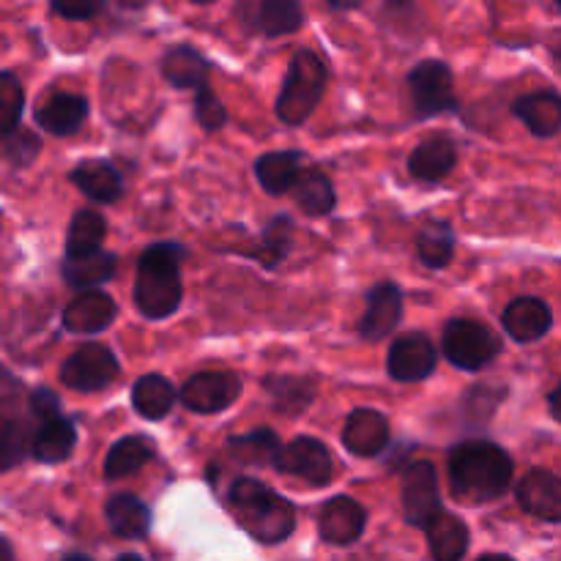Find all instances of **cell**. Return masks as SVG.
<instances>
[{
    "mask_svg": "<svg viewBox=\"0 0 561 561\" xmlns=\"http://www.w3.org/2000/svg\"><path fill=\"white\" fill-rule=\"evenodd\" d=\"M513 482V460L491 442H466L449 455V485L455 499L488 504L504 496Z\"/></svg>",
    "mask_w": 561,
    "mask_h": 561,
    "instance_id": "6da1fadb",
    "label": "cell"
},
{
    "mask_svg": "<svg viewBox=\"0 0 561 561\" xmlns=\"http://www.w3.org/2000/svg\"><path fill=\"white\" fill-rule=\"evenodd\" d=\"M228 507L233 518L239 520L241 529L255 537L263 546H277L294 535L296 510L288 499L274 493L263 482L252 477H241L230 485Z\"/></svg>",
    "mask_w": 561,
    "mask_h": 561,
    "instance_id": "7a4b0ae2",
    "label": "cell"
},
{
    "mask_svg": "<svg viewBox=\"0 0 561 561\" xmlns=\"http://www.w3.org/2000/svg\"><path fill=\"white\" fill-rule=\"evenodd\" d=\"M181 261H184V250L173 241H162V244L148 247L137 263L135 305L151 321L170 318L181 307V299H184Z\"/></svg>",
    "mask_w": 561,
    "mask_h": 561,
    "instance_id": "3957f363",
    "label": "cell"
},
{
    "mask_svg": "<svg viewBox=\"0 0 561 561\" xmlns=\"http://www.w3.org/2000/svg\"><path fill=\"white\" fill-rule=\"evenodd\" d=\"M327 80L329 75L323 60L310 49H299L290 58L288 75H285L283 91H279L277 118L288 126L305 124L312 110L318 107V102H321Z\"/></svg>",
    "mask_w": 561,
    "mask_h": 561,
    "instance_id": "277c9868",
    "label": "cell"
},
{
    "mask_svg": "<svg viewBox=\"0 0 561 561\" xmlns=\"http://www.w3.org/2000/svg\"><path fill=\"white\" fill-rule=\"evenodd\" d=\"M442 351L455 367L477 373L496 359L502 343L485 323L471 321V318H455L444 327Z\"/></svg>",
    "mask_w": 561,
    "mask_h": 561,
    "instance_id": "5b68a950",
    "label": "cell"
},
{
    "mask_svg": "<svg viewBox=\"0 0 561 561\" xmlns=\"http://www.w3.org/2000/svg\"><path fill=\"white\" fill-rule=\"evenodd\" d=\"M411 99H414L416 118H433L458 107L453 71L444 60H422L409 75Z\"/></svg>",
    "mask_w": 561,
    "mask_h": 561,
    "instance_id": "8992f818",
    "label": "cell"
},
{
    "mask_svg": "<svg viewBox=\"0 0 561 561\" xmlns=\"http://www.w3.org/2000/svg\"><path fill=\"white\" fill-rule=\"evenodd\" d=\"M118 378V359L107 345H80L60 367V381L75 392H102Z\"/></svg>",
    "mask_w": 561,
    "mask_h": 561,
    "instance_id": "52a82bcc",
    "label": "cell"
},
{
    "mask_svg": "<svg viewBox=\"0 0 561 561\" xmlns=\"http://www.w3.org/2000/svg\"><path fill=\"white\" fill-rule=\"evenodd\" d=\"M442 493L433 463L416 460L403 474V515L411 526L427 529L442 515Z\"/></svg>",
    "mask_w": 561,
    "mask_h": 561,
    "instance_id": "ba28073f",
    "label": "cell"
},
{
    "mask_svg": "<svg viewBox=\"0 0 561 561\" xmlns=\"http://www.w3.org/2000/svg\"><path fill=\"white\" fill-rule=\"evenodd\" d=\"M241 394V378L230 370H206L195 373L181 387L179 398L195 414H219L230 409Z\"/></svg>",
    "mask_w": 561,
    "mask_h": 561,
    "instance_id": "9c48e42d",
    "label": "cell"
},
{
    "mask_svg": "<svg viewBox=\"0 0 561 561\" xmlns=\"http://www.w3.org/2000/svg\"><path fill=\"white\" fill-rule=\"evenodd\" d=\"M274 469H277L279 474L299 477V480H305L307 485L312 488L327 485L334 474L332 453H329L318 438L310 436H299L290 444H285Z\"/></svg>",
    "mask_w": 561,
    "mask_h": 561,
    "instance_id": "30bf717a",
    "label": "cell"
},
{
    "mask_svg": "<svg viewBox=\"0 0 561 561\" xmlns=\"http://www.w3.org/2000/svg\"><path fill=\"white\" fill-rule=\"evenodd\" d=\"M438 351L425 334H403L392 343L387 356V370L394 381H425L436 370Z\"/></svg>",
    "mask_w": 561,
    "mask_h": 561,
    "instance_id": "8fae6325",
    "label": "cell"
},
{
    "mask_svg": "<svg viewBox=\"0 0 561 561\" xmlns=\"http://www.w3.org/2000/svg\"><path fill=\"white\" fill-rule=\"evenodd\" d=\"M367 524V513L356 499L334 496L329 499L318 515V535L329 546H351L362 537Z\"/></svg>",
    "mask_w": 561,
    "mask_h": 561,
    "instance_id": "7c38bea8",
    "label": "cell"
},
{
    "mask_svg": "<svg viewBox=\"0 0 561 561\" xmlns=\"http://www.w3.org/2000/svg\"><path fill=\"white\" fill-rule=\"evenodd\" d=\"M524 513L548 524H561V477L546 469H531L515 488Z\"/></svg>",
    "mask_w": 561,
    "mask_h": 561,
    "instance_id": "4fadbf2b",
    "label": "cell"
},
{
    "mask_svg": "<svg viewBox=\"0 0 561 561\" xmlns=\"http://www.w3.org/2000/svg\"><path fill=\"white\" fill-rule=\"evenodd\" d=\"M403 316V294L394 283H381L367 294V310L362 316L359 334L365 340H383L398 329Z\"/></svg>",
    "mask_w": 561,
    "mask_h": 561,
    "instance_id": "5bb4252c",
    "label": "cell"
},
{
    "mask_svg": "<svg viewBox=\"0 0 561 561\" xmlns=\"http://www.w3.org/2000/svg\"><path fill=\"white\" fill-rule=\"evenodd\" d=\"M502 327L515 343H537L553 327V312L542 299L520 296V299L510 301V307L504 310Z\"/></svg>",
    "mask_w": 561,
    "mask_h": 561,
    "instance_id": "9a60e30c",
    "label": "cell"
},
{
    "mask_svg": "<svg viewBox=\"0 0 561 561\" xmlns=\"http://www.w3.org/2000/svg\"><path fill=\"white\" fill-rule=\"evenodd\" d=\"M115 316H118V307H115L113 296L102 294V290H85L66 305L60 321H64V329L75 334H96L107 329Z\"/></svg>",
    "mask_w": 561,
    "mask_h": 561,
    "instance_id": "2e32d148",
    "label": "cell"
},
{
    "mask_svg": "<svg viewBox=\"0 0 561 561\" xmlns=\"http://www.w3.org/2000/svg\"><path fill=\"white\" fill-rule=\"evenodd\" d=\"M343 444L356 458H373L389 444V422L381 411L356 409L351 411L343 427Z\"/></svg>",
    "mask_w": 561,
    "mask_h": 561,
    "instance_id": "e0dca14e",
    "label": "cell"
},
{
    "mask_svg": "<svg viewBox=\"0 0 561 561\" xmlns=\"http://www.w3.org/2000/svg\"><path fill=\"white\" fill-rule=\"evenodd\" d=\"M88 118V102L77 93H53L36 110V124L49 135H75Z\"/></svg>",
    "mask_w": 561,
    "mask_h": 561,
    "instance_id": "ac0fdd59",
    "label": "cell"
},
{
    "mask_svg": "<svg viewBox=\"0 0 561 561\" xmlns=\"http://www.w3.org/2000/svg\"><path fill=\"white\" fill-rule=\"evenodd\" d=\"M208 71H211V64L190 44L170 49L162 58V77L179 91H203V88H208Z\"/></svg>",
    "mask_w": 561,
    "mask_h": 561,
    "instance_id": "d6986e66",
    "label": "cell"
},
{
    "mask_svg": "<svg viewBox=\"0 0 561 561\" xmlns=\"http://www.w3.org/2000/svg\"><path fill=\"white\" fill-rule=\"evenodd\" d=\"M104 518L110 531L121 540H142L151 529V510L131 493H115L104 504Z\"/></svg>",
    "mask_w": 561,
    "mask_h": 561,
    "instance_id": "ffe728a7",
    "label": "cell"
},
{
    "mask_svg": "<svg viewBox=\"0 0 561 561\" xmlns=\"http://www.w3.org/2000/svg\"><path fill=\"white\" fill-rule=\"evenodd\" d=\"M513 113L537 137H553L561 131V96L557 91L526 93L513 104Z\"/></svg>",
    "mask_w": 561,
    "mask_h": 561,
    "instance_id": "44dd1931",
    "label": "cell"
},
{
    "mask_svg": "<svg viewBox=\"0 0 561 561\" xmlns=\"http://www.w3.org/2000/svg\"><path fill=\"white\" fill-rule=\"evenodd\" d=\"M71 184L82 192L85 197H93L99 203H115L124 195V181L121 173L104 159H88L71 170Z\"/></svg>",
    "mask_w": 561,
    "mask_h": 561,
    "instance_id": "7402d4cb",
    "label": "cell"
},
{
    "mask_svg": "<svg viewBox=\"0 0 561 561\" xmlns=\"http://www.w3.org/2000/svg\"><path fill=\"white\" fill-rule=\"evenodd\" d=\"M458 164V148L449 137H431L420 142L409 159V170L416 181H442Z\"/></svg>",
    "mask_w": 561,
    "mask_h": 561,
    "instance_id": "603a6c76",
    "label": "cell"
},
{
    "mask_svg": "<svg viewBox=\"0 0 561 561\" xmlns=\"http://www.w3.org/2000/svg\"><path fill=\"white\" fill-rule=\"evenodd\" d=\"M301 153L299 151H274L263 153L255 162L257 184L268 192V195L279 197L294 192L296 181L301 175Z\"/></svg>",
    "mask_w": 561,
    "mask_h": 561,
    "instance_id": "cb8c5ba5",
    "label": "cell"
},
{
    "mask_svg": "<svg viewBox=\"0 0 561 561\" xmlns=\"http://www.w3.org/2000/svg\"><path fill=\"white\" fill-rule=\"evenodd\" d=\"M433 561H460L469 551V526L453 513H442L425 529Z\"/></svg>",
    "mask_w": 561,
    "mask_h": 561,
    "instance_id": "d4e9b609",
    "label": "cell"
},
{
    "mask_svg": "<svg viewBox=\"0 0 561 561\" xmlns=\"http://www.w3.org/2000/svg\"><path fill=\"white\" fill-rule=\"evenodd\" d=\"M77 444V427L71 420H58L44 422L38 427V433L31 442V455L38 460V463H60V460L69 458L75 453Z\"/></svg>",
    "mask_w": 561,
    "mask_h": 561,
    "instance_id": "484cf974",
    "label": "cell"
},
{
    "mask_svg": "<svg viewBox=\"0 0 561 561\" xmlns=\"http://www.w3.org/2000/svg\"><path fill=\"white\" fill-rule=\"evenodd\" d=\"M131 405H135V411L140 416L159 422L175 405V387L164 376H157V373L140 376L135 381V387H131Z\"/></svg>",
    "mask_w": 561,
    "mask_h": 561,
    "instance_id": "4316f807",
    "label": "cell"
},
{
    "mask_svg": "<svg viewBox=\"0 0 561 561\" xmlns=\"http://www.w3.org/2000/svg\"><path fill=\"white\" fill-rule=\"evenodd\" d=\"M153 455H157V447L146 436L118 438L107 453V460H104V477L110 482L124 480V477L140 471L148 460H153Z\"/></svg>",
    "mask_w": 561,
    "mask_h": 561,
    "instance_id": "83f0119b",
    "label": "cell"
},
{
    "mask_svg": "<svg viewBox=\"0 0 561 561\" xmlns=\"http://www.w3.org/2000/svg\"><path fill=\"white\" fill-rule=\"evenodd\" d=\"M290 195H294V201L299 203V208L307 217H327L334 208V203H337V195H334V186L329 181V175H323L316 168L301 170L299 181H296Z\"/></svg>",
    "mask_w": 561,
    "mask_h": 561,
    "instance_id": "f1b7e54d",
    "label": "cell"
},
{
    "mask_svg": "<svg viewBox=\"0 0 561 561\" xmlns=\"http://www.w3.org/2000/svg\"><path fill=\"white\" fill-rule=\"evenodd\" d=\"M115 274V255L99 250L93 255L66 257L64 261V279L66 285L80 290H93L96 285L107 283Z\"/></svg>",
    "mask_w": 561,
    "mask_h": 561,
    "instance_id": "f546056e",
    "label": "cell"
},
{
    "mask_svg": "<svg viewBox=\"0 0 561 561\" xmlns=\"http://www.w3.org/2000/svg\"><path fill=\"white\" fill-rule=\"evenodd\" d=\"M104 233H107V222L102 214L96 211H77L69 225V239H66V257H82L93 255L102 250Z\"/></svg>",
    "mask_w": 561,
    "mask_h": 561,
    "instance_id": "4dcf8cb0",
    "label": "cell"
},
{
    "mask_svg": "<svg viewBox=\"0 0 561 561\" xmlns=\"http://www.w3.org/2000/svg\"><path fill=\"white\" fill-rule=\"evenodd\" d=\"M228 453L233 455V460L247 466H263V463H277L279 447L277 433L274 431H252L247 436H233L228 444Z\"/></svg>",
    "mask_w": 561,
    "mask_h": 561,
    "instance_id": "1f68e13d",
    "label": "cell"
},
{
    "mask_svg": "<svg viewBox=\"0 0 561 561\" xmlns=\"http://www.w3.org/2000/svg\"><path fill=\"white\" fill-rule=\"evenodd\" d=\"M263 389L272 394L274 405L285 414H301L312 403V394H316L312 381L296 376H268L263 381Z\"/></svg>",
    "mask_w": 561,
    "mask_h": 561,
    "instance_id": "d6a6232c",
    "label": "cell"
},
{
    "mask_svg": "<svg viewBox=\"0 0 561 561\" xmlns=\"http://www.w3.org/2000/svg\"><path fill=\"white\" fill-rule=\"evenodd\" d=\"M455 233L447 222H431L416 236V255L427 268H444L453 261Z\"/></svg>",
    "mask_w": 561,
    "mask_h": 561,
    "instance_id": "836d02e7",
    "label": "cell"
},
{
    "mask_svg": "<svg viewBox=\"0 0 561 561\" xmlns=\"http://www.w3.org/2000/svg\"><path fill=\"white\" fill-rule=\"evenodd\" d=\"M301 25H305V11L294 0H266L257 9V27L272 38L296 33Z\"/></svg>",
    "mask_w": 561,
    "mask_h": 561,
    "instance_id": "e575fe53",
    "label": "cell"
},
{
    "mask_svg": "<svg viewBox=\"0 0 561 561\" xmlns=\"http://www.w3.org/2000/svg\"><path fill=\"white\" fill-rule=\"evenodd\" d=\"M290 241H294V222H290V217L279 214V217H274L272 222L266 225V230H263L261 236V244L252 252V257H255L261 266L274 268L290 252Z\"/></svg>",
    "mask_w": 561,
    "mask_h": 561,
    "instance_id": "d590c367",
    "label": "cell"
},
{
    "mask_svg": "<svg viewBox=\"0 0 561 561\" xmlns=\"http://www.w3.org/2000/svg\"><path fill=\"white\" fill-rule=\"evenodd\" d=\"M22 104H25V93L22 85L16 82V77L11 71H5L0 77V135L9 137L20 129L22 118Z\"/></svg>",
    "mask_w": 561,
    "mask_h": 561,
    "instance_id": "8d00e7d4",
    "label": "cell"
},
{
    "mask_svg": "<svg viewBox=\"0 0 561 561\" xmlns=\"http://www.w3.org/2000/svg\"><path fill=\"white\" fill-rule=\"evenodd\" d=\"M38 148H42V140L27 129H16L14 135L3 137V157L9 159L14 168H25V164H31L33 159H36Z\"/></svg>",
    "mask_w": 561,
    "mask_h": 561,
    "instance_id": "74e56055",
    "label": "cell"
},
{
    "mask_svg": "<svg viewBox=\"0 0 561 561\" xmlns=\"http://www.w3.org/2000/svg\"><path fill=\"white\" fill-rule=\"evenodd\" d=\"M195 115H197V121H201L203 129H208V131H217L219 126H225V121H228V113H225L222 102H219V99L214 96L208 88L197 91Z\"/></svg>",
    "mask_w": 561,
    "mask_h": 561,
    "instance_id": "f35d334b",
    "label": "cell"
},
{
    "mask_svg": "<svg viewBox=\"0 0 561 561\" xmlns=\"http://www.w3.org/2000/svg\"><path fill=\"white\" fill-rule=\"evenodd\" d=\"M58 394L49 392V389H36V392L31 394V411L33 416H38L42 422L58 420Z\"/></svg>",
    "mask_w": 561,
    "mask_h": 561,
    "instance_id": "ab89813d",
    "label": "cell"
},
{
    "mask_svg": "<svg viewBox=\"0 0 561 561\" xmlns=\"http://www.w3.org/2000/svg\"><path fill=\"white\" fill-rule=\"evenodd\" d=\"M53 11L66 20H91L102 11V3H53Z\"/></svg>",
    "mask_w": 561,
    "mask_h": 561,
    "instance_id": "60d3db41",
    "label": "cell"
},
{
    "mask_svg": "<svg viewBox=\"0 0 561 561\" xmlns=\"http://www.w3.org/2000/svg\"><path fill=\"white\" fill-rule=\"evenodd\" d=\"M548 409H551V416L561 425V381L548 394Z\"/></svg>",
    "mask_w": 561,
    "mask_h": 561,
    "instance_id": "b9f144b4",
    "label": "cell"
},
{
    "mask_svg": "<svg viewBox=\"0 0 561 561\" xmlns=\"http://www.w3.org/2000/svg\"><path fill=\"white\" fill-rule=\"evenodd\" d=\"M477 561H515V559L502 557V553H488V557H482V559H477Z\"/></svg>",
    "mask_w": 561,
    "mask_h": 561,
    "instance_id": "7bdbcfd3",
    "label": "cell"
},
{
    "mask_svg": "<svg viewBox=\"0 0 561 561\" xmlns=\"http://www.w3.org/2000/svg\"><path fill=\"white\" fill-rule=\"evenodd\" d=\"M553 64H557V69L561 71V42L553 47Z\"/></svg>",
    "mask_w": 561,
    "mask_h": 561,
    "instance_id": "ee69618b",
    "label": "cell"
},
{
    "mask_svg": "<svg viewBox=\"0 0 561 561\" xmlns=\"http://www.w3.org/2000/svg\"><path fill=\"white\" fill-rule=\"evenodd\" d=\"M118 561H142V559L135 557V553H126V557H121Z\"/></svg>",
    "mask_w": 561,
    "mask_h": 561,
    "instance_id": "f6af8a7d",
    "label": "cell"
},
{
    "mask_svg": "<svg viewBox=\"0 0 561 561\" xmlns=\"http://www.w3.org/2000/svg\"><path fill=\"white\" fill-rule=\"evenodd\" d=\"M66 561H91V559H85V557H69Z\"/></svg>",
    "mask_w": 561,
    "mask_h": 561,
    "instance_id": "bcb514c9",
    "label": "cell"
},
{
    "mask_svg": "<svg viewBox=\"0 0 561 561\" xmlns=\"http://www.w3.org/2000/svg\"><path fill=\"white\" fill-rule=\"evenodd\" d=\"M557 9H559V11H561V3H559V5H557Z\"/></svg>",
    "mask_w": 561,
    "mask_h": 561,
    "instance_id": "7dc6e473",
    "label": "cell"
}]
</instances>
